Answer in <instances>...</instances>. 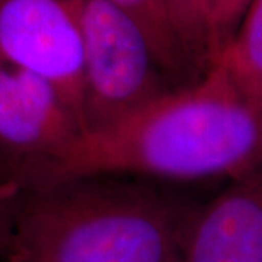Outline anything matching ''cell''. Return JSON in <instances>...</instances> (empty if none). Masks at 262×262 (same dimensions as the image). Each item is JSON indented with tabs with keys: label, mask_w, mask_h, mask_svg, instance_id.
I'll return each mask as SVG.
<instances>
[{
	"label": "cell",
	"mask_w": 262,
	"mask_h": 262,
	"mask_svg": "<svg viewBox=\"0 0 262 262\" xmlns=\"http://www.w3.org/2000/svg\"><path fill=\"white\" fill-rule=\"evenodd\" d=\"M84 57V131L106 127L175 89L134 19L108 0H70Z\"/></svg>",
	"instance_id": "obj_3"
},
{
	"label": "cell",
	"mask_w": 262,
	"mask_h": 262,
	"mask_svg": "<svg viewBox=\"0 0 262 262\" xmlns=\"http://www.w3.org/2000/svg\"><path fill=\"white\" fill-rule=\"evenodd\" d=\"M196 80L215 63L208 0H162Z\"/></svg>",
	"instance_id": "obj_9"
},
{
	"label": "cell",
	"mask_w": 262,
	"mask_h": 262,
	"mask_svg": "<svg viewBox=\"0 0 262 262\" xmlns=\"http://www.w3.org/2000/svg\"><path fill=\"white\" fill-rule=\"evenodd\" d=\"M217 61L225 66L245 99L262 111V0H251L234 37Z\"/></svg>",
	"instance_id": "obj_7"
},
{
	"label": "cell",
	"mask_w": 262,
	"mask_h": 262,
	"mask_svg": "<svg viewBox=\"0 0 262 262\" xmlns=\"http://www.w3.org/2000/svg\"><path fill=\"white\" fill-rule=\"evenodd\" d=\"M262 169V111L245 99L225 66L102 128L83 131L22 185L80 177L230 181Z\"/></svg>",
	"instance_id": "obj_1"
},
{
	"label": "cell",
	"mask_w": 262,
	"mask_h": 262,
	"mask_svg": "<svg viewBox=\"0 0 262 262\" xmlns=\"http://www.w3.org/2000/svg\"><path fill=\"white\" fill-rule=\"evenodd\" d=\"M201 203L125 177H80L24 189L8 262H179Z\"/></svg>",
	"instance_id": "obj_2"
},
{
	"label": "cell",
	"mask_w": 262,
	"mask_h": 262,
	"mask_svg": "<svg viewBox=\"0 0 262 262\" xmlns=\"http://www.w3.org/2000/svg\"><path fill=\"white\" fill-rule=\"evenodd\" d=\"M22 191L24 188L16 181L0 178V256L5 255L9 244L13 219Z\"/></svg>",
	"instance_id": "obj_11"
},
{
	"label": "cell",
	"mask_w": 262,
	"mask_h": 262,
	"mask_svg": "<svg viewBox=\"0 0 262 262\" xmlns=\"http://www.w3.org/2000/svg\"><path fill=\"white\" fill-rule=\"evenodd\" d=\"M0 60L51 84L84 128L83 42L70 0H0Z\"/></svg>",
	"instance_id": "obj_4"
},
{
	"label": "cell",
	"mask_w": 262,
	"mask_h": 262,
	"mask_svg": "<svg viewBox=\"0 0 262 262\" xmlns=\"http://www.w3.org/2000/svg\"><path fill=\"white\" fill-rule=\"evenodd\" d=\"M179 262H262V169L232 179L201 204Z\"/></svg>",
	"instance_id": "obj_6"
},
{
	"label": "cell",
	"mask_w": 262,
	"mask_h": 262,
	"mask_svg": "<svg viewBox=\"0 0 262 262\" xmlns=\"http://www.w3.org/2000/svg\"><path fill=\"white\" fill-rule=\"evenodd\" d=\"M208 3L217 61L234 37L251 0H208Z\"/></svg>",
	"instance_id": "obj_10"
},
{
	"label": "cell",
	"mask_w": 262,
	"mask_h": 262,
	"mask_svg": "<svg viewBox=\"0 0 262 262\" xmlns=\"http://www.w3.org/2000/svg\"><path fill=\"white\" fill-rule=\"evenodd\" d=\"M137 22L149 39L169 82L175 88L196 82L162 0H108Z\"/></svg>",
	"instance_id": "obj_8"
},
{
	"label": "cell",
	"mask_w": 262,
	"mask_h": 262,
	"mask_svg": "<svg viewBox=\"0 0 262 262\" xmlns=\"http://www.w3.org/2000/svg\"><path fill=\"white\" fill-rule=\"evenodd\" d=\"M84 131L46 80L0 60V151L5 177L20 187Z\"/></svg>",
	"instance_id": "obj_5"
}]
</instances>
